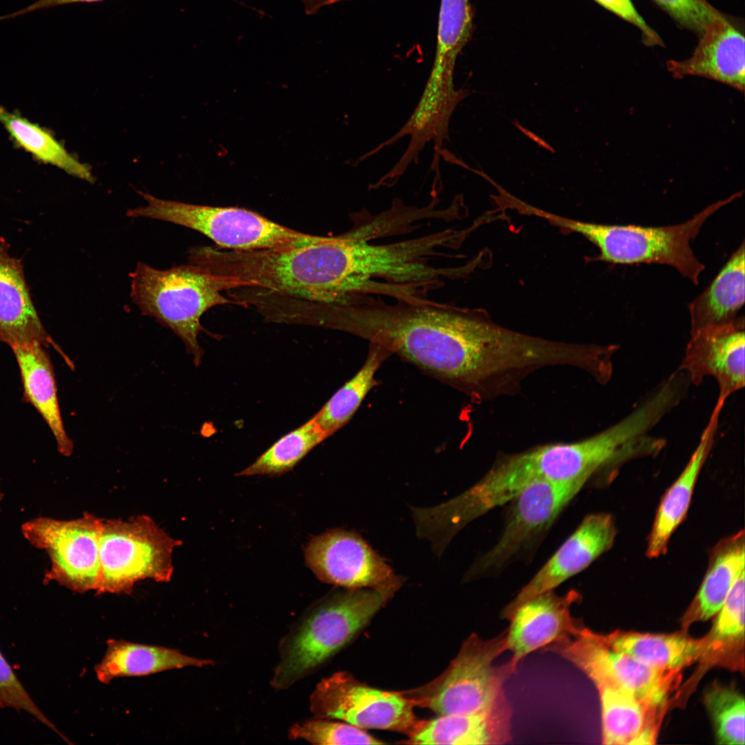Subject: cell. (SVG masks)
Masks as SVG:
<instances>
[{"label": "cell", "instance_id": "19", "mask_svg": "<svg viewBox=\"0 0 745 745\" xmlns=\"http://www.w3.org/2000/svg\"><path fill=\"white\" fill-rule=\"evenodd\" d=\"M512 708L505 695L492 707L470 714L420 719L401 744L499 745L512 739Z\"/></svg>", "mask_w": 745, "mask_h": 745}, {"label": "cell", "instance_id": "37", "mask_svg": "<svg viewBox=\"0 0 745 745\" xmlns=\"http://www.w3.org/2000/svg\"><path fill=\"white\" fill-rule=\"evenodd\" d=\"M350 0H300L308 15L315 14L322 8Z\"/></svg>", "mask_w": 745, "mask_h": 745}, {"label": "cell", "instance_id": "22", "mask_svg": "<svg viewBox=\"0 0 745 745\" xmlns=\"http://www.w3.org/2000/svg\"><path fill=\"white\" fill-rule=\"evenodd\" d=\"M43 347L34 342L13 346L11 349L20 371L23 401L41 415L54 437L58 451L67 457L73 452V442L63 426L53 366Z\"/></svg>", "mask_w": 745, "mask_h": 745}, {"label": "cell", "instance_id": "39", "mask_svg": "<svg viewBox=\"0 0 745 745\" xmlns=\"http://www.w3.org/2000/svg\"><path fill=\"white\" fill-rule=\"evenodd\" d=\"M429 80H431V79H429ZM431 81H434V80H431ZM438 82H441V81H438ZM441 83H444V82H441Z\"/></svg>", "mask_w": 745, "mask_h": 745}, {"label": "cell", "instance_id": "25", "mask_svg": "<svg viewBox=\"0 0 745 745\" xmlns=\"http://www.w3.org/2000/svg\"><path fill=\"white\" fill-rule=\"evenodd\" d=\"M611 648L653 668L681 670L695 664L703 647V637H691L688 631L669 634L644 633L615 630L600 634Z\"/></svg>", "mask_w": 745, "mask_h": 745}, {"label": "cell", "instance_id": "27", "mask_svg": "<svg viewBox=\"0 0 745 745\" xmlns=\"http://www.w3.org/2000/svg\"><path fill=\"white\" fill-rule=\"evenodd\" d=\"M390 354L370 344L366 359L358 372L343 385L313 415L327 437L341 428L352 417L366 395L375 384V374Z\"/></svg>", "mask_w": 745, "mask_h": 745}, {"label": "cell", "instance_id": "28", "mask_svg": "<svg viewBox=\"0 0 745 745\" xmlns=\"http://www.w3.org/2000/svg\"><path fill=\"white\" fill-rule=\"evenodd\" d=\"M0 122L12 139L37 159L78 178L93 181L90 168L71 155L45 128L0 106Z\"/></svg>", "mask_w": 745, "mask_h": 745}, {"label": "cell", "instance_id": "12", "mask_svg": "<svg viewBox=\"0 0 745 745\" xmlns=\"http://www.w3.org/2000/svg\"><path fill=\"white\" fill-rule=\"evenodd\" d=\"M586 483L582 480L539 481L526 488L510 501L513 503L497 544L473 564L464 579L497 571L521 550L535 544Z\"/></svg>", "mask_w": 745, "mask_h": 745}, {"label": "cell", "instance_id": "23", "mask_svg": "<svg viewBox=\"0 0 745 745\" xmlns=\"http://www.w3.org/2000/svg\"><path fill=\"white\" fill-rule=\"evenodd\" d=\"M214 662L186 655L174 648L110 639L95 672L100 682L108 684L119 677L146 676L188 666L203 667Z\"/></svg>", "mask_w": 745, "mask_h": 745}, {"label": "cell", "instance_id": "13", "mask_svg": "<svg viewBox=\"0 0 745 745\" xmlns=\"http://www.w3.org/2000/svg\"><path fill=\"white\" fill-rule=\"evenodd\" d=\"M581 599L575 590L562 595L552 590L521 604L508 619L510 625L506 629L507 650L512 653L510 660L518 666L528 655L577 635L585 626L571 615L570 609Z\"/></svg>", "mask_w": 745, "mask_h": 745}, {"label": "cell", "instance_id": "32", "mask_svg": "<svg viewBox=\"0 0 745 745\" xmlns=\"http://www.w3.org/2000/svg\"><path fill=\"white\" fill-rule=\"evenodd\" d=\"M288 737L293 740L303 739L314 744H385L354 725L315 717L292 725Z\"/></svg>", "mask_w": 745, "mask_h": 745}, {"label": "cell", "instance_id": "30", "mask_svg": "<svg viewBox=\"0 0 745 745\" xmlns=\"http://www.w3.org/2000/svg\"><path fill=\"white\" fill-rule=\"evenodd\" d=\"M328 438L313 417L285 435L237 476H278L292 470L312 449Z\"/></svg>", "mask_w": 745, "mask_h": 745}, {"label": "cell", "instance_id": "29", "mask_svg": "<svg viewBox=\"0 0 745 745\" xmlns=\"http://www.w3.org/2000/svg\"><path fill=\"white\" fill-rule=\"evenodd\" d=\"M436 52L430 74L453 77L456 59L470 41L473 11L468 0H441Z\"/></svg>", "mask_w": 745, "mask_h": 745}, {"label": "cell", "instance_id": "6", "mask_svg": "<svg viewBox=\"0 0 745 745\" xmlns=\"http://www.w3.org/2000/svg\"><path fill=\"white\" fill-rule=\"evenodd\" d=\"M146 205L129 209L127 217H144L181 226L210 239L223 250H251L288 247L316 241L308 235L280 225L241 208L215 207L163 200L139 192Z\"/></svg>", "mask_w": 745, "mask_h": 745}, {"label": "cell", "instance_id": "31", "mask_svg": "<svg viewBox=\"0 0 745 745\" xmlns=\"http://www.w3.org/2000/svg\"><path fill=\"white\" fill-rule=\"evenodd\" d=\"M703 700L717 743L744 745L745 702L735 686L715 681L704 690Z\"/></svg>", "mask_w": 745, "mask_h": 745}, {"label": "cell", "instance_id": "24", "mask_svg": "<svg viewBox=\"0 0 745 745\" xmlns=\"http://www.w3.org/2000/svg\"><path fill=\"white\" fill-rule=\"evenodd\" d=\"M744 534L740 531L714 548L701 586L680 619L688 631L694 623L709 619L722 608L734 583L744 572Z\"/></svg>", "mask_w": 745, "mask_h": 745}, {"label": "cell", "instance_id": "21", "mask_svg": "<svg viewBox=\"0 0 745 745\" xmlns=\"http://www.w3.org/2000/svg\"><path fill=\"white\" fill-rule=\"evenodd\" d=\"M723 406L716 402L688 463L662 499L648 542L646 555L650 558L666 553L672 534L686 515L699 474L711 449Z\"/></svg>", "mask_w": 745, "mask_h": 745}, {"label": "cell", "instance_id": "17", "mask_svg": "<svg viewBox=\"0 0 745 745\" xmlns=\"http://www.w3.org/2000/svg\"><path fill=\"white\" fill-rule=\"evenodd\" d=\"M744 37L724 14L702 35L691 56L669 60L668 71L674 78L704 77L744 92L745 84Z\"/></svg>", "mask_w": 745, "mask_h": 745}, {"label": "cell", "instance_id": "2", "mask_svg": "<svg viewBox=\"0 0 745 745\" xmlns=\"http://www.w3.org/2000/svg\"><path fill=\"white\" fill-rule=\"evenodd\" d=\"M743 191L708 205L691 219L677 225L644 227L586 222L531 207L530 215L540 217L568 232L582 235L599 250L595 260L619 264L657 263L675 268L694 284L704 265L695 257L691 241L706 219L722 207L739 198Z\"/></svg>", "mask_w": 745, "mask_h": 745}, {"label": "cell", "instance_id": "20", "mask_svg": "<svg viewBox=\"0 0 745 745\" xmlns=\"http://www.w3.org/2000/svg\"><path fill=\"white\" fill-rule=\"evenodd\" d=\"M594 684L600 701L602 744H655L666 712L647 706L612 682Z\"/></svg>", "mask_w": 745, "mask_h": 745}, {"label": "cell", "instance_id": "35", "mask_svg": "<svg viewBox=\"0 0 745 745\" xmlns=\"http://www.w3.org/2000/svg\"><path fill=\"white\" fill-rule=\"evenodd\" d=\"M595 1L608 11L637 28L642 33L645 45L650 46H663L661 37L639 14L631 0Z\"/></svg>", "mask_w": 745, "mask_h": 745}, {"label": "cell", "instance_id": "11", "mask_svg": "<svg viewBox=\"0 0 745 745\" xmlns=\"http://www.w3.org/2000/svg\"><path fill=\"white\" fill-rule=\"evenodd\" d=\"M304 557L320 581L348 590L372 589L388 601L405 581L354 530L332 528L312 537Z\"/></svg>", "mask_w": 745, "mask_h": 745}, {"label": "cell", "instance_id": "18", "mask_svg": "<svg viewBox=\"0 0 745 745\" xmlns=\"http://www.w3.org/2000/svg\"><path fill=\"white\" fill-rule=\"evenodd\" d=\"M0 238V342L10 347L37 342L51 346L73 364L44 328L32 300L21 259L9 254Z\"/></svg>", "mask_w": 745, "mask_h": 745}, {"label": "cell", "instance_id": "14", "mask_svg": "<svg viewBox=\"0 0 745 745\" xmlns=\"http://www.w3.org/2000/svg\"><path fill=\"white\" fill-rule=\"evenodd\" d=\"M679 369L690 382L699 384L706 376L717 382V401L725 403L744 386L745 336L744 318L700 329L691 334Z\"/></svg>", "mask_w": 745, "mask_h": 745}, {"label": "cell", "instance_id": "8", "mask_svg": "<svg viewBox=\"0 0 745 745\" xmlns=\"http://www.w3.org/2000/svg\"><path fill=\"white\" fill-rule=\"evenodd\" d=\"M580 669L593 684L610 682L647 706L666 712L682 681V670L647 666L617 650L584 626L575 636L548 647Z\"/></svg>", "mask_w": 745, "mask_h": 745}, {"label": "cell", "instance_id": "33", "mask_svg": "<svg viewBox=\"0 0 745 745\" xmlns=\"http://www.w3.org/2000/svg\"><path fill=\"white\" fill-rule=\"evenodd\" d=\"M0 708L24 711L66 739L34 703L1 650Z\"/></svg>", "mask_w": 745, "mask_h": 745}, {"label": "cell", "instance_id": "10", "mask_svg": "<svg viewBox=\"0 0 745 745\" xmlns=\"http://www.w3.org/2000/svg\"><path fill=\"white\" fill-rule=\"evenodd\" d=\"M401 691L371 687L339 671L321 679L310 697L315 718L338 719L366 729L386 730L408 737L420 720Z\"/></svg>", "mask_w": 745, "mask_h": 745}, {"label": "cell", "instance_id": "36", "mask_svg": "<svg viewBox=\"0 0 745 745\" xmlns=\"http://www.w3.org/2000/svg\"><path fill=\"white\" fill-rule=\"evenodd\" d=\"M104 0H37L33 3L19 10L0 16V21L12 19L42 9L75 3H95Z\"/></svg>", "mask_w": 745, "mask_h": 745}, {"label": "cell", "instance_id": "5", "mask_svg": "<svg viewBox=\"0 0 745 745\" xmlns=\"http://www.w3.org/2000/svg\"><path fill=\"white\" fill-rule=\"evenodd\" d=\"M506 650V630L488 639L473 633L437 677L415 689L400 691L415 707L428 708L439 715L488 709L506 695L504 685L517 668L510 660L494 664Z\"/></svg>", "mask_w": 745, "mask_h": 745}, {"label": "cell", "instance_id": "9", "mask_svg": "<svg viewBox=\"0 0 745 745\" xmlns=\"http://www.w3.org/2000/svg\"><path fill=\"white\" fill-rule=\"evenodd\" d=\"M101 522L102 519L85 513L74 519L39 517L22 524L23 537L49 557L46 584L55 582L79 593L96 591Z\"/></svg>", "mask_w": 745, "mask_h": 745}, {"label": "cell", "instance_id": "15", "mask_svg": "<svg viewBox=\"0 0 745 745\" xmlns=\"http://www.w3.org/2000/svg\"><path fill=\"white\" fill-rule=\"evenodd\" d=\"M616 528L607 513L586 516L554 555L501 611L508 620L524 602L562 583L587 568L613 545Z\"/></svg>", "mask_w": 745, "mask_h": 745}, {"label": "cell", "instance_id": "7", "mask_svg": "<svg viewBox=\"0 0 745 745\" xmlns=\"http://www.w3.org/2000/svg\"><path fill=\"white\" fill-rule=\"evenodd\" d=\"M179 541L151 517L102 519L97 594H128L142 580H171Z\"/></svg>", "mask_w": 745, "mask_h": 745}, {"label": "cell", "instance_id": "4", "mask_svg": "<svg viewBox=\"0 0 745 745\" xmlns=\"http://www.w3.org/2000/svg\"><path fill=\"white\" fill-rule=\"evenodd\" d=\"M129 277L132 302L181 339L195 366L204 353L198 341L201 316L218 305H239L221 294L228 290L223 280L190 261L166 270L138 262Z\"/></svg>", "mask_w": 745, "mask_h": 745}, {"label": "cell", "instance_id": "1", "mask_svg": "<svg viewBox=\"0 0 745 745\" xmlns=\"http://www.w3.org/2000/svg\"><path fill=\"white\" fill-rule=\"evenodd\" d=\"M315 326L346 332L410 362L473 399L497 366L499 329L480 311L426 302L352 297L316 303Z\"/></svg>", "mask_w": 745, "mask_h": 745}, {"label": "cell", "instance_id": "34", "mask_svg": "<svg viewBox=\"0 0 745 745\" xmlns=\"http://www.w3.org/2000/svg\"><path fill=\"white\" fill-rule=\"evenodd\" d=\"M680 27L699 37L723 14L706 0H653Z\"/></svg>", "mask_w": 745, "mask_h": 745}, {"label": "cell", "instance_id": "26", "mask_svg": "<svg viewBox=\"0 0 745 745\" xmlns=\"http://www.w3.org/2000/svg\"><path fill=\"white\" fill-rule=\"evenodd\" d=\"M744 243L708 288L688 306L691 334L734 321L744 304Z\"/></svg>", "mask_w": 745, "mask_h": 745}, {"label": "cell", "instance_id": "3", "mask_svg": "<svg viewBox=\"0 0 745 745\" xmlns=\"http://www.w3.org/2000/svg\"><path fill=\"white\" fill-rule=\"evenodd\" d=\"M388 600L370 588L335 593L312 607L281 641L271 680L285 689L308 675L345 646Z\"/></svg>", "mask_w": 745, "mask_h": 745}, {"label": "cell", "instance_id": "16", "mask_svg": "<svg viewBox=\"0 0 745 745\" xmlns=\"http://www.w3.org/2000/svg\"><path fill=\"white\" fill-rule=\"evenodd\" d=\"M744 572L734 583L709 632L695 670L674 695L673 706H684L702 677L713 668L744 672Z\"/></svg>", "mask_w": 745, "mask_h": 745}, {"label": "cell", "instance_id": "38", "mask_svg": "<svg viewBox=\"0 0 745 745\" xmlns=\"http://www.w3.org/2000/svg\"><path fill=\"white\" fill-rule=\"evenodd\" d=\"M3 494L0 492V502L3 499Z\"/></svg>", "mask_w": 745, "mask_h": 745}]
</instances>
